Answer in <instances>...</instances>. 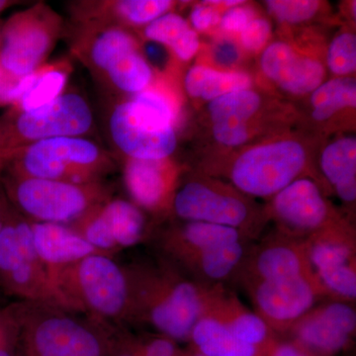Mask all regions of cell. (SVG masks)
Masks as SVG:
<instances>
[{
	"instance_id": "cell-42",
	"label": "cell",
	"mask_w": 356,
	"mask_h": 356,
	"mask_svg": "<svg viewBox=\"0 0 356 356\" xmlns=\"http://www.w3.org/2000/svg\"><path fill=\"white\" fill-rule=\"evenodd\" d=\"M18 353H19V324L16 316L14 324L11 325L0 337V356H18Z\"/></svg>"
},
{
	"instance_id": "cell-3",
	"label": "cell",
	"mask_w": 356,
	"mask_h": 356,
	"mask_svg": "<svg viewBox=\"0 0 356 356\" xmlns=\"http://www.w3.org/2000/svg\"><path fill=\"white\" fill-rule=\"evenodd\" d=\"M177 103L158 88H149L114 105L108 119L110 140L126 159L161 161L177 147Z\"/></svg>"
},
{
	"instance_id": "cell-40",
	"label": "cell",
	"mask_w": 356,
	"mask_h": 356,
	"mask_svg": "<svg viewBox=\"0 0 356 356\" xmlns=\"http://www.w3.org/2000/svg\"><path fill=\"white\" fill-rule=\"evenodd\" d=\"M23 79L9 74L0 65V107H10L17 102Z\"/></svg>"
},
{
	"instance_id": "cell-50",
	"label": "cell",
	"mask_w": 356,
	"mask_h": 356,
	"mask_svg": "<svg viewBox=\"0 0 356 356\" xmlns=\"http://www.w3.org/2000/svg\"><path fill=\"white\" fill-rule=\"evenodd\" d=\"M3 166H4L3 156H2L1 153H0V173H1L2 170H3Z\"/></svg>"
},
{
	"instance_id": "cell-15",
	"label": "cell",
	"mask_w": 356,
	"mask_h": 356,
	"mask_svg": "<svg viewBox=\"0 0 356 356\" xmlns=\"http://www.w3.org/2000/svg\"><path fill=\"white\" fill-rule=\"evenodd\" d=\"M314 276L308 243L280 233L248 250L234 278L245 287L257 281Z\"/></svg>"
},
{
	"instance_id": "cell-8",
	"label": "cell",
	"mask_w": 356,
	"mask_h": 356,
	"mask_svg": "<svg viewBox=\"0 0 356 356\" xmlns=\"http://www.w3.org/2000/svg\"><path fill=\"white\" fill-rule=\"evenodd\" d=\"M95 126L92 109L83 95L65 90L50 104L32 111L7 109L0 116L2 156L40 140L88 137Z\"/></svg>"
},
{
	"instance_id": "cell-45",
	"label": "cell",
	"mask_w": 356,
	"mask_h": 356,
	"mask_svg": "<svg viewBox=\"0 0 356 356\" xmlns=\"http://www.w3.org/2000/svg\"><path fill=\"white\" fill-rule=\"evenodd\" d=\"M16 321L15 303L7 306H0V337L4 332L14 324Z\"/></svg>"
},
{
	"instance_id": "cell-21",
	"label": "cell",
	"mask_w": 356,
	"mask_h": 356,
	"mask_svg": "<svg viewBox=\"0 0 356 356\" xmlns=\"http://www.w3.org/2000/svg\"><path fill=\"white\" fill-rule=\"evenodd\" d=\"M238 229L203 222H184L159 232L154 238L161 257L180 266L199 252L222 243L248 241Z\"/></svg>"
},
{
	"instance_id": "cell-13",
	"label": "cell",
	"mask_w": 356,
	"mask_h": 356,
	"mask_svg": "<svg viewBox=\"0 0 356 356\" xmlns=\"http://www.w3.org/2000/svg\"><path fill=\"white\" fill-rule=\"evenodd\" d=\"M243 289L274 334H287L320 300H332L317 276L257 281Z\"/></svg>"
},
{
	"instance_id": "cell-20",
	"label": "cell",
	"mask_w": 356,
	"mask_h": 356,
	"mask_svg": "<svg viewBox=\"0 0 356 356\" xmlns=\"http://www.w3.org/2000/svg\"><path fill=\"white\" fill-rule=\"evenodd\" d=\"M79 25L81 30L72 43V51L98 79H102L124 58L139 50L137 39L125 28Z\"/></svg>"
},
{
	"instance_id": "cell-29",
	"label": "cell",
	"mask_w": 356,
	"mask_h": 356,
	"mask_svg": "<svg viewBox=\"0 0 356 356\" xmlns=\"http://www.w3.org/2000/svg\"><path fill=\"white\" fill-rule=\"evenodd\" d=\"M143 36L147 41L168 47L182 62L193 58L200 48L197 32L182 16L172 11L145 26Z\"/></svg>"
},
{
	"instance_id": "cell-12",
	"label": "cell",
	"mask_w": 356,
	"mask_h": 356,
	"mask_svg": "<svg viewBox=\"0 0 356 356\" xmlns=\"http://www.w3.org/2000/svg\"><path fill=\"white\" fill-rule=\"evenodd\" d=\"M271 199L267 213L277 222L283 235L306 241L312 236L353 229L325 200L311 178L294 180Z\"/></svg>"
},
{
	"instance_id": "cell-9",
	"label": "cell",
	"mask_w": 356,
	"mask_h": 356,
	"mask_svg": "<svg viewBox=\"0 0 356 356\" xmlns=\"http://www.w3.org/2000/svg\"><path fill=\"white\" fill-rule=\"evenodd\" d=\"M306 165V149L298 140H273L243 152L227 175L232 186L243 195L273 198L301 177Z\"/></svg>"
},
{
	"instance_id": "cell-44",
	"label": "cell",
	"mask_w": 356,
	"mask_h": 356,
	"mask_svg": "<svg viewBox=\"0 0 356 356\" xmlns=\"http://www.w3.org/2000/svg\"><path fill=\"white\" fill-rule=\"evenodd\" d=\"M109 356H140L124 343L116 325H111V350Z\"/></svg>"
},
{
	"instance_id": "cell-22",
	"label": "cell",
	"mask_w": 356,
	"mask_h": 356,
	"mask_svg": "<svg viewBox=\"0 0 356 356\" xmlns=\"http://www.w3.org/2000/svg\"><path fill=\"white\" fill-rule=\"evenodd\" d=\"M203 316L219 321L243 343L271 353L277 344L275 334L255 312L243 305L224 284L211 285L209 299Z\"/></svg>"
},
{
	"instance_id": "cell-49",
	"label": "cell",
	"mask_w": 356,
	"mask_h": 356,
	"mask_svg": "<svg viewBox=\"0 0 356 356\" xmlns=\"http://www.w3.org/2000/svg\"><path fill=\"white\" fill-rule=\"evenodd\" d=\"M185 356H205L203 355H200V353H196V351L191 350L187 351V353H185Z\"/></svg>"
},
{
	"instance_id": "cell-47",
	"label": "cell",
	"mask_w": 356,
	"mask_h": 356,
	"mask_svg": "<svg viewBox=\"0 0 356 356\" xmlns=\"http://www.w3.org/2000/svg\"><path fill=\"white\" fill-rule=\"evenodd\" d=\"M208 4H210V6L216 7V6H227L229 7H235L238 6H241V4L243 3V1L242 0H227V1H225V0H222V1H206Z\"/></svg>"
},
{
	"instance_id": "cell-28",
	"label": "cell",
	"mask_w": 356,
	"mask_h": 356,
	"mask_svg": "<svg viewBox=\"0 0 356 356\" xmlns=\"http://www.w3.org/2000/svg\"><path fill=\"white\" fill-rule=\"evenodd\" d=\"M188 343L191 350L205 356H268L252 344L243 343L209 316H202L192 327Z\"/></svg>"
},
{
	"instance_id": "cell-38",
	"label": "cell",
	"mask_w": 356,
	"mask_h": 356,
	"mask_svg": "<svg viewBox=\"0 0 356 356\" xmlns=\"http://www.w3.org/2000/svg\"><path fill=\"white\" fill-rule=\"evenodd\" d=\"M254 18V10L250 7L241 4V6L231 7L222 14L219 25L224 31L241 33Z\"/></svg>"
},
{
	"instance_id": "cell-39",
	"label": "cell",
	"mask_w": 356,
	"mask_h": 356,
	"mask_svg": "<svg viewBox=\"0 0 356 356\" xmlns=\"http://www.w3.org/2000/svg\"><path fill=\"white\" fill-rule=\"evenodd\" d=\"M221 15L214 6L207 2L194 6L191 13V22L194 31L204 32L220 23Z\"/></svg>"
},
{
	"instance_id": "cell-11",
	"label": "cell",
	"mask_w": 356,
	"mask_h": 356,
	"mask_svg": "<svg viewBox=\"0 0 356 356\" xmlns=\"http://www.w3.org/2000/svg\"><path fill=\"white\" fill-rule=\"evenodd\" d=\"M172 213L184 222H203L238 229L248 238L255 234L257 211L245 195L210 180L193 179L177 187Z\"/></svg>"
},
{
	"instance_id": "cell-41",
	"label": "cell",
	"mask_w": 356,
	"mask_h": 356,
	"mask_svg": "<svg viewBox=\"0 0 356 356\" xmlns=\"http://www.w3.org/2000/svg\"><path fill=\"white\" fill-rule=\"evenodd\" d=\"M212 56L215 62L224 69H232L238 64L241 58L240 50L233 41L228 39L220 40L212 49Z\"/></svg>"
},
{
	"instance_id": "cell-30",
	"label": "cell",
	"mask_w": 356,
	"mask_h": 356,
	"mask_svg": "<svg viewBox=\"0 0 356 356\" xmlns=\"http://www.w3.org/2000/svg\"><path fill=\"white\" fill-rule=\"evenodd\" d=\"M250 86L252 79L245 72L215 70L200 65L189 69L184 79L187 95L209 102L229 92L250 88Z\"/></svg>"
},
{
	"instance_id": "cell-17",
	"label": "cell",
	"mask_w": 356,
	"mask_h": 356,
	"mask_svg": "<svg viewBox=\"0 0 356 356\" xmlns=\"http://www.w3.org/2000/svg\"><path fill=\"white\" fill-rule=\"evenodd\" d=\"M355 332L356 312L351 303L331 300L312 308L287 334L307 350L330 355L350 346Z\"/></svg>"
},
{
	"instance_id": "cell-37",
	"label": "cell",
	"mask_w": 356,
	"mask_h": 356,
	"mask_svg": "<svg viewBox=\"0 0 356 356\" xmlns=\"http://www.w3.org/2000/svg\"><path fill=\"white\" fill-rule=\"evenodd\" d=\"M213 136L220 145L225 147H238L245 144L250 137L248 125L243 124H213Z\"/></svg>"
},
{
	"instance_id": "cell-32",
	"label": "cell",
	"mask_w": 356,
	"mask_h": 356,
	"mask_svg": "<svg viewBox=\"0 0 356 356\" xmlns=\"http://www.w3.org/2000/svg\"><path fill=\"white\" fill-rule=\"evenodd\" d=\"M102 81L113 91L134 96L152 86L154 70L138 50L124 58Z\"/></svg>"
},
{
	"instance_id": "cell-19",
	"label": "cell",
	"mask_w": 356,
	"mask_h": 356,
	"mask_svg": "<svg viewBox=\"0 0 356 356\" xmlns=\"http://www.w3.org/2000/svg\"><path fill=\"white\" fill-rule=\"evenodd\" d=\"M261 67L267 79L293 95H308L324 83V65L285 42H273L264 48Z\"/></svg>"
},
{
	"instance_id": "cell-5",
	"label": "cell",
	"mask_w": 356,
	"mask_h": 356,
	"mask_svg": "<svg viewBox=\"0 0 356 356\" xmlns=\"http://www.w3.org/2000/svg\"><path fill=\"white\" fill-rule=\"evenodd\" d=\"M53 283L76 313L107 324H128L127 271L111 255H89L56 274Z\"/></svg>"
},
{
	"instance_id": "cell-18",
	"label": "cell",
	"mask_w": 356,
	"mask_h": 356,
	"mask_svg": "<svg viewBox=\"0 0 356 356\" xmlns=\"http://www.w3.org/2000/svg\"><path fill=\"white\" fill-rule=\"evenodd\" d=\"M123 173L126 188L138 207L156 215L172 213L178 173L168 159H126Z\"/></svg>"
},
{
	"instance_id": "cell-10",
	"label": "cell",
	"mask_w": 356,
	"mask_h": 356,
	"mask_svg": "<svg viewBox=\"0 0 356 356\" xmlns=\"http://www.w3.org/2000/svg\"><path fill=\"white\" fill-rule=\"evenodd\" d=\"M63 30V18L44 3L13 14L2 25L0 65L14 76H29L46 64Z\"/></svg>"
},
{
	"instance_id": "cell-36",
	"label": "cell",
	"mask_w": 356,
	"mask_h": 356,
	"mask_svg": "<svg viewBox=\"0 0 356 356\" xmlns=\"http://www.w3.org/2000/svg\"><path fill=\"white\" fill-rule=\"evenodd\" d=\"M273 33L270 22L264 18H254L240 33L243 48L250 53H259L266 48Z\"/></svg>"
},
{
	"instance_id": "cell-7",
	"label": "cell",
	"mask_w": 356,
	"mask_h": 356,
	"mask_svg": "<svg viewBox=\"0 0 356 356\" xmlns=\"http://www.w3.org/2000/svg\"><path fill=\"white\" fill-rule=\"evenodd\" d=\"M0 292L18 301L48 304L76 313L39 259L29 221L14 208L0 233Z\"/></svg>"
},
{
	"instance_id": "cell-16",
	"label": "cell",
	"mask_w": 356,
	"mask_h": 356,
	"mask_svg": "<svg viewBox=\"0 0 356 356\" xmlns=\"http://www.w3.org/2000/svg\"><path fill=\"white\" fill-rule=\"evenodd\" d=\"M312 266L332 300L356 299L355 229L332 232L306 240Z\"/></svg>"
},
{
	"instance_id": "cell-51",
	"label": "cell",
	"mask_w": 356,
	"mask_h": 356,
	"mask_svg": "<svg viewBox=\"0 0 356 356\" xmlns=\"http://www.w3.org/2000/svg\"><path fill=\"white\" fill-rule=\"evenodd\" d=\"M2 25H3V22H2V21H0V42H1V30H2Z\"/></svg>"
},
{
	"instance_id": "cell-2",
	"label": "cell",
	"mask_w": 356,
	"mask_h": 356,
	"mask_svg": "<svg viewBox=\"0 0 356 356\" xmlns=\"http://www.w3.org/2000/svg\"><path fill=\"white\" fill-rule=\"evenodd\" d=\"M22 356H109L111 324L60 307L15 302Z\"/></svg>"
},
{
	"instance_id": "cell-46",
	"label": "cell",
	"mask_w": 356,
	"mask_h": 356,
	"mask_svg": "<svg viewBox=\"0 0 356 356\" xmlns=\"http://www.w3.org/2000/svg\"><path fill=\"white\" fill-rule=\"evenodd\" d=\"M13 211V205L9 202L6 192L0 184V233H1L2 229H3L4 225H6Z\"/></svg>"
},
{
	"instance_id": "cell-34",
	"label": "cell",
	"mask_w": 356,
	"mask_h": 356,
	"mask_svg": "<svg viewBox=\"0 0 356 356\" xmlns=\"http://www.w3.org/2000/svg\"><path fill=\"white\" fill-rule=\"evenodd\" d=\"M327 64L332 74L346 77L356 70V37L343 32L334 37L327 49Z\"/></svg>"
},
{
	"instance_id": "cell-27",
	"label": "cell",
	"mask_w": 356,
	"mask_h": 356,
	"mask_svg": "<svg viewBox=\"0 0 356 356\" xmlns=\"http://www.w3.org/2000/svg\"><path fill=\"white\" fill-rule=\"evenodd\" d=\"M321 170L325 179L344 203L356 199V139L339 138L327 145L320 159Z\"/></svg>"
},
{
	"instance_id": "cell-24",
	"label": "cell",
	"mask_w": 356,
	"mask_h": 356,
	"mask_svg": "<svg viewBox=\"0 0 356 356\" xmlns=\"http://www.w3.org/2000/svg\"><path fill=\"white\" fill-rule=\"evenodd\" d=\"M170 0H117L74 4L72 13L81 24L147 26L175 6Z\"/></svg>"
},
{
	"instance_id": "cell-48",
	"label": "cell",
	"mask_w": 356,
	"mask_h": 356,
	"mask_svg": "<svg viewBox=\"0 0 356 356\" xmlns=\"http://www.w3.org/2000/svg\"><path fill=\"white\" fill-rule=\"evenodd\" d=\"M17 1H11V0H0V14L3 13L9 7L15 6Z\"/></svg>"
},
{
	"instance_id": "cell-4",
	"label": "cell",
	"mask_w": 356,
	"mask_h": 356,
	"mask_svg": "<svg viewBox=\"0 0 356 356\" xmlns=\"http://www.w3.org/2000/svg\"><path fill=\"white\" fill-rule=\"evenodd\" d=\"M114 156L88 137L40 140L4 156L1 173L76 184H102L115 172Z\"/></svg>"
},
{
	"instance_id": "cell-1",
	"label": "cell",
	"mask_w": 356,
	"mask_h": 356,
	"mask_svg": "<svg viewBox=\"0 0 356 356\" xmlns=\"http://www.w3.org/2000/svg\"><path fill=\"white\" fill-rule=\"evenodd\" d=\"M130 285L128 324L147 325L177 341L188 343L202 317L211 285L192 280L163 257L126 266Z\"/></svg>"
},
{
	"instance_id": "cell-23",
	"label": "cell",
	"mask_w": 356,
	"mask_h": 356,
	"mask_svg": "<svg viewBox=\"0 0 356 356\" xmlns=\"http://www.w3.org/2000/svg\"><path fill=\"white\" fill-rule=\"evenodd\" d=\"M29 224L33 245L51 282L56 274L67 266L89 255L105 254L67 225L30 221Z\"/></svg>"
},
{
	"instance_id": "cell-6",
	"label": "cell",
	"mask_w": 356,
	"mask_h": 356,
	"mask_svg": "<svg viewBox=\"0 0 356 356\" xmlns=\"http://www.w3.org/2000/svg\"><path fill=\"white\" fill-rule=\"evenodd\" d=\"M14 209L30 222L70 225L112 197L104 182L76 184L0 173Z\"/></svg>"
},
{
	"instance_id": "cell-33",
	"label": "cell",
	"mask_w": 356,
	"mask_h": 356,
	"mask_svg": "<svg viewBox=\"0 0 356 356\" xmlns=\"http://www.w3.org/2000/svg\"><path fill=\"white\" fill-rule=\"evenodd\" d=\"M262 99L259 93L252 89L234 91L212 100L208 104L213 124L231 123L248 125L261 110Z\"/></svg>"
},
{
	"instance_id": "cell-43",
	"label": "cell",
	"mask_w": 356,
	"mask_h": 356,
	"mask_svg": "<svg viewBox=\"0 0 356 356\" xmlns=\"http://www.w3.org/2000/svg\"><path fill=\"white\" fill-rule=\"evenodd\" d=\"M268 356H323L313 351L307 350L304 346H300L295 341L278 343L274 346L273 351Z\"/></svg>"
},
{
	"instance_id": "cell-35",
	"label": "cell",
	"mask_w": 356,
	"mask_h": 356,
	"mask_svg": "<svg viewBox=\"0 0 356 356\" xmlns=\"http://www.w3.org/2000/svg\"><path fill=\"white\" fill-rule=\"evenodd\" d=\"M267 10L278 21L300 24L317 15L322 2L316 0H267Z\"/></svg>"
},
{
	"instance_id": "cell-26",
	"label": "cell",
	"mask_w": 356,
	"mask_h": 356,
	"mask_svg": "<svg viewBox=\"0 0 356 356\" xmlns=\"http://www.w3.org/2000/svg\"><path fill=\"white\" fill-rule=\"evenodd\" d=\"M72 70L65 58L41 65L24 77L22 95L9 108L27 112L50 104L65 92Z\"/></svg>"
},
{
	"instance_id": "cell-31",
	"label": "cell",
	"mask_w": 356,
	"mask_h": 356,
	"mask_svg": "<svg viewBox=\"0 0 356 356\" xmlns=\"http://www.w3.org/2000/svg\"><path fill=\"white\" fill-rule=\"evenodd\" d=\"M312 117L317 122L330 120L346 109H355L356 83L353 77H334L318 86L311 95Z\"/></svg>"
},
{
	"instance_id": "cell-14",
	"label": "cell",
	"mask_w": 356,
	"mask_h": 356,
	"mask_svg": "<svg viewBox=\"0 0 356 356\" xmlns=\"http://www.w3.org/2000/svg\"><path fill=\"white\" fill-rule=\"evenodd\" d=\"M70 227L96 250L111 257L144 243L151 235L144 211L122 198L108 199Z\"/></svg>"
},
{
	"instance_id": "cell-25",
	"label": "cell",
	"mask_w": 356,
	"mask_h": 356,
	"mask_svg": "<svg viewBox=\"0 0 356 356\" xmlns=\"http://www.w3.org/2000/svg\"><path fill=\"white\" fill-rule=\"evenodd\" d=\"M248 250L247 241L222 243L207 248L175 267L204 284H222L238 273Z\"/></svg>"
}]
</instances>
